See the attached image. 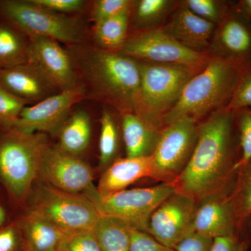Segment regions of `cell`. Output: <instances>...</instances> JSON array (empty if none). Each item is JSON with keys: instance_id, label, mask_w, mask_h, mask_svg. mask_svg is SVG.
Returning a JSON list of instances; mask_svg holds the SVG:
<instances>
[{"instance_id": "cell-1", "label": "cell", "mask_w": 251, "mask_h": 251, "mask_svg": "<svg viewBox=\"0 0 251 251\" xmlns=\"http://www.w3.org/2000/svg\"><path fill=\"white\" fill-rule=\"evenodd\" d=\"M240 156L234 112H214L198 125L196 148L187 166L175 180V191L197 202L234 184Z\"/></svg>"}, {"instance_id": "cell-2", "label": "cell", "mask_w": 251, "mask_h": 251, "mask_svg": "<svg viewBox=\"0 0 251 251\" xmlns=\"http://www.w3.org/2000/svg\"><path fill=\"white\" fill-rule=\"evenodd\" d=\"M72 59L86 99L115 109L133 111L139 87V63L120 52L100 49L92 42L65 46Z\"/></svg>"}, {"instance_id": "cell-3", "label": "cell", "mask_w": 251, "mask_h": 251, "mask_svg": "<svg viewBox=\"0 0 251 251\" xmlns=\"http://www.w3.org/2000/svg\"><path fill=\"white\" fill-rule=\"evenodd\" d=\"M50 145L45 133L0 130V184L14 207L25 209Z\"/></svg>"}, {"instance_id": "cell-4", "label": "cell", "mask_w": 251, "mask_h": 251, "mask_svg": "<svg viewBox=\"0 0 251 251\" xmlns=\"http://www.w3.org/2000/svg\"><path fill=\"white\" fill-rule=\"evenodd\" d=\"M241 73L232 64L211 57L206 67L185 85L179 100L163 119V127L184 117L201 122L227 108Z\"/></svg>"}, {"instance_id": "cell-5", "label": "cell", "mask_w": 251, "mask_h": 251, "mask_svg": "<svg viewBox=\"0 0 251 251\" xmlns=\"http://www.w3.org/2000/svg\"><path fill=\"white\" fill-rule=\"evenodd\" d=\"M138 62L140 78L133 111L145 121L162 129L163 119L179 100L185 85L202 69Z\"/></svg>"}, {"instance_id": "cell-6", "label": "cell", "mask_w": 251, "mask_h": 251, "mask_svg": "<svg viewBox=\"0 0 251 251\" xmlns=\"http://www.w3.org/2000/svg\"><path fill=\"white\" fill-rule=\"evenodd\" d=\"M0 18L28 39L49 38L65 46L89 41L87 25L80 16L52 12L31 0H0Z\"/></svg>"}, {"instance_id": "cell-7", "label": "cell", "mask_w": 251, "mask_h": 251, "mask_svg": "<svg viewBox=\"0 0 251 251\" xmlns=\"http://www.w3.org/2000/svg\"><path fill=\"white\" fill-rule=\"evenodd\" d=\"M24 210L47 220L67 234L93 229L100 216L84 193L67 192L44 183L34 186Z\"/></svg>"}, {"instance_id": "cell-8", "label": "cell", "mask_w": 251, "mask_h": 251, "mask_svg": "<svg viewBox=\"0 0 251 251\" xmlns=\"http://www.w3.org/2000/svg\"><path fill=\"white\" fill-rule=\"evenodd\" d=\"M174 192V185L161 183L151 187L122 190L106 196L99 195L93 186L84 194L92 201L100 215L116 218L132 228L146 232L150 216Z\"/></svg>"}, {"instance_id": "cell-9", "label": "cell", "mask_w": 251, "mask_h": 251, "mask_svg": "<svg viewBox=\"0 0 251 251\" xmlns=\"http://www.w3.org/2000/svg\"><path fill=\"white\" fill-rule=\"evenodd\" d=\"M120 52L140 62L185 66L200 70L211 58L208 52L193 50L180 44L161 27L130 31Z\"/></svg>"}, {"instance_id": "cell-10", "label": "cell", "mask_w": 251, "mask_h": 251, "mask_svg": "<svg viewBox=\"0 0 251 251\" xmlns=\"http://www.w3.org/2000/svg\"><path fill=\"white\" fill-rule=\"evenodd\" d=\"M199 122L184 117L163 127L152 154L155 180L171 183L191 159L198 138Z\"/></svg>"}, {"instance_id": "cell-11", "label": "cell", "mask_w": 251, "mask_h": 251, "mask_svg": "<svg viewBox=\"0 0 251 251\" xmlns=\"http://www.w3.org/2000/svg\"><path fill=\"white\" fill-rule=\"evenodd\" d=\"M198 202L175 191L156 208L149 220L147 233L157 242L174 249L194 231Z\"/></svg>"}, {"instance_id": "cell-12", "label": "cell", "mask_w": 251, "mask_h": 251, "mask_svg": "<svg viewBox=\"0 0 251 251\" xmlns=\"http://www.w3.org/2000/svg\"><path fill=\"white\" fill-rule=\"evenodd\" d=\"M208 53L241 72L251 66V23L234 1L224 21L216 25Z\"/></svg>"}, {"instance_id": "cell-13", "label": "cell", "mask_w": 251, "mask_h": 251, "mask_svg": "<svg viewBox=\"0 0 251 251\" xmlns=\"http://www.w3.org/2000/svg\"><path fill=\"white\" fill-rule=\"evenodd\" d=\"M85 99V91L82 85L62 91L25 107L14 128L25 133L57 135L72 113L73 107Z\"/></svg>"}, {"instance_id": "cell-14", "label": "cell", "mask_w": 251, "mask_h": 251, "mask_svg": "<svg viewBox=\"0 0 251 251\" xmlns=\"http://www.w3.org/2000/svg\"><path fill=\"white\" fill-rule=\"evenodd\" d=\"M44 184L73 193H85L93 187V170L79 156L50 145L39 170L38 179Z\"/></svg>"}, {"instance_id": "cell-15", "label": "cell", "mask_w": 251, "mask_h": 251, "mask_svg": "<svg viewBox=\"0 0 251 251\" xmlns=\"http://www.w3.org/2000/svg\"><path fill=\"white\" fill-rule=\"evenodd\" d=\"M29 39L27 62L39 68L61 92L81 86L70 54L60 43L44 37Z\"/></svg>"}, {"instance_id": "cell-16", "label": "cell", "mask_w": 251, "mask_h": 251, "mask_svg": "<svg viewBox=\"0 0 251 251\" xmlns=\"http://www.w3.org/2000/svg\"><path fill=\"white\" fill-rule=\"evenodd\" d=\"M232 186L198 202L195 232L213 239L241 234L242 229L230 197Z\"/></svg>"}, {"instance_id": "cell-17", "label": "cell", "mask_w": 251, "mask_h": 251, "mask_svg": "<svg viewBox=\"0 0 251 251\" xmlns=\"http://www.w3.org/2000/svg\"><path fill=\"white\" fill-rule=\"evenodd\" d=\"M0 85L30 105L61 92L39 68L29 62L1 69Z\"/></svg>"}, {"instance_id": "cell-18", "label": "cell", "mask_w": 251, "mask_h": 251, "mask_svg": "<svg viewBox=\"0 0 251 251\" xmlns=\"http://www.w3.org/2000/svg\"><path fill=\"white\" fill-rule=\"evenodd\" d=\"M216 25L200 18L180 1L161 29L188 49L208 52Z\"/></svg>"}, {"instance_id": "cell-19", "label": "cell", "mask_w": 251, "mask_h": 251, "mask_svg": "<svg viewBox=\"0 0 251 251\" xmlns=\"http://www.w3.org/2000/svg\"><path fill=\"white\" fill-rule=\"evenodd\" d=\"M155 166L152 156L118 158L103 172L97 191L106 196L126 189L143 178L155 179Z\"/></svg>"}, {"instance_id": "cell-20", "label": "cell", "mask_w": 251, "mask_h": 251, "mask_svg": "<svg viewBox=\"0 0 251 251\" xmlns=\"http://www.w3.org/2000/svg\"><path fill=\"white\" fill-rule=\"evenodd\" d=\"M120 116L126 157L152 156L161 129L145 121L134 112L120 114Z\"/></svg>"}, {"instance_id": "cell-21", "label": "cell", "mask_w": 251, "mask_h": 251, "mask_svg": "<svg viewBox=\"0 0 251 251\" xmlns=\"http://www.w3.org/2000/svg\"><path fill=\"white\" fill-rule=\"evenodd\" d=\"M24 243V251H58L67 235L34 213L24 210L16 217Z\"/></svg>"}, {"instance_id": "cell-22", "label": "cell", "mask_w": 251, "mask_h": 251, "mask_svg": "<svg viewBox=\"0 0 251 251\" xmlns=\"http://www.w3.org/2000/svg\"><path fill=\"white\" fill-rule=\"evenodd\" d=\"M91 135L90 115L85 110H76L71 113L57 133V146L65 152L79 156L90 145Z\"/></svg>"}, {"instance_id": "cell-23", "label": "cell", "mask_w": 251, "mask_h": 251, "mask_svg": "<svg viewBox=\"0 0 251 251\" xmlns=\"http://www.w3.org/2000/svg\"><path fill=\"white\" fill-rule=\"evenodd\" d=\"M179 3L177 0H135L130 13V31L163 27Z\"/></svg>"}, {"instance_id": "cell-24", "label": "cell", "mask_w": 251, "mask_h": 251, "mask_svg": "<svg viewBox=\"0 0 251 251\" xmlns=\"http://www.w3.org/2000/svg\"><path fill=\"white\" fill-rule=\"evenodd\" d=\"M130 13H124L94 23L93 44L100 49L120 52L130 31Z\"/></svg>"}, {"instance_id": "cell-25", "label": "cell", "mask_w": 251, "mask_h": 251, "mask_svg": "<svg viewBox=\"0 0 251 251\" xmlns=\"http://www.w3.org/2000/svg\"><path fill=\"white\" fill-rule=\"evenodd\" d=\"M131 229L121 220L100 215L93 232L100 251H130Z\"/></svg>"}, {"instance_id": "cell-26", "label": "cell", "mask_w": 251, "mask_h": 251, "mask_svg": "<svg viewBox=\"0 0 251 251\" xmlns=\"http://www.w3.org/2000/svg\"><path fill=\"white\" fill-rule=\"evenodd\" d=\"M29 43L27 36L0 18V69L27 62Z\"/></svg>"}, {"instance_id": "cell-27", "label": "cell", "mask_w": 251, "mask_h": 251, "mask_svg": "<svg viewBox=\"0 0 251 251\" xmlns=\"http://www.w3.org/2000/svg\"><path fill=\"white\" fill-rule=\"evenodd\" d=\"M108 107L104 106L100 118L99 166L105 171L117 160L120 151L121 130L117 119Z\"/></svg>"}, {"instance_id": "cell-28", "label": "cell", "mask_w": 251, "mask_h": 251, "mask_svg": "<svg viewBox=\"0 0 251 251\" xmlns=\"http://www.w3.org/2000/svg\"><path fill=\"white\" fill-rule=\"evenodd\" d=\"M230 197L242 231L251 214V161L238 170Z\"/></svg>"}, {"instance_id": "cell-29", "label": "cell", "mask_w": 251, "mask_h": 251, "mask_svg": "<svg viewBox=\"0 0 251 251\" xmlns=\"http://www.w3.org/2000/svg\"><path fill=\"white\" fill-rule=\"evenodd\" d=\"M234 2L225 0H182L183 4L193 14L216 25L224 21Z\"/></svg>"}, {"instance_id": "cell-30", "label": "cell", "mask_w": 251, "mask_h": 251, "mask_svg": "<svg viewBox=\"0 0 251 251\" xmlns=\"http://www.w3.org/2000/svg\"><path fill=\"white\" fill-rule=\"evenodd\" d=\"M236 127L239 138V161L235 169L238 170L251 161V110L242 109L234 112Z\"/></svg>"}, {"instance_id": "cell-31", "label": "cell", "mask_w": 251, "mask_h": 251, "mask_svg": "<svg viewBox=\"0 0 251 251\" xmlns=\"http://www.w3.org/2000/svg\"><path fill=\"white\" fill-rule=\"evenodd\" d=\"M29 105L0 85V130L14 128L23 108Z\"/></svg>"}, {"instance_id": "cell-32", "label": "cell", "mask_w": 251, "mask_h": 251, "mask_svg": "<svg viewBox=\"0 0 251 251\" xmlns=\"http://www.w3.org/2000/svg\"><path fill=\"white\" fill-rule=\"evenodd\" d=\"M135 0H97L92 1L90 17L94 23L131 11Z\"/></svg>"}, {"instance_id": "cell-33", "label": "cell", "mask_w": 251, "mask_h": 251, "mask_svg": "<svg viewBox=\"0 0 251 251\" xmlns=\"http://www.w3.org/2000/svg\"><path fill=\"white\" fill-rule=\"evenodd\" d=\"M226 109L233 112L242 109L251 110V66L241 73L233 95Z\"/></svg>"}, {"instance_id": "cell-34", "label": "cell", "mask_w": 251, "mask_h": 251, "mask_svg": "<svg viewBox=\"0 0 251 251\" xmlns=\"http://www.w3.org/2000/svg\"><path fill=\"white\" fill-rule=\"evenodd\" d=\"M58 251H101L93 229L67 234L59 246Z\"/></svg>"}, {"instance_id": "cell-35", "label": "cell", "mask_w": 251, "mask_h": 251, "mask_svg": "<svg viewBox=\"0 0 251 251\" xmlns=\"http://www.w3.org/2000/svg\"><path fill=\"white\" fill-rule=\"evenodd\" d=\"M34 4L57 14H79L84 12L89 3L85 0H31Z\"/></svg>"}, {"instance_id": "cell-36", "label": "cell", "mask_w": 251, "mask_h": 251, "mask_svg": "<svg viewBox=\"0 0 251 251\" xmlns=\"http://www.w3.org/2000/svg\"><path fill=\"white\" fill-rule=\"evenodd\" d=\"M0 251H24V243L17 220L0 228Z\"/></svg>"}, {"instance_id": "cell-37", "label": "cell", "mask_w": 251, "mask_h": 251, "mask_svg": "<svg viewBox=\"0 0 251 251\" xmlns=\"http://www.w3.org/2000/svg\"><path fill=\"white\" fill-rule=\"evenodd\" d=\"M130 251H175V250L160 244L147 232L132 228Z\"/></svg>"}, {"instance_id": "cell-38", "label": "cell", "mask_w": 251, "mask_h": 251, "mask_svg": "<svg viewBox=\"0 0 251 251\" xmlns=\"http://www.w3.org/2000/svg\"><path fill=\"white\" fill-rule=\"evenodd\" d=\"M214 239L193 232L175 246V251H211Z\"/></svg>"}, {"instance_id": "cell-39", "label": "cell", "mask_w": 251, "mask_h": 251, "mask_svg": "<svg viewBox=\"0 0 251 251\" xmlns=\"http://www.w3.org/2000/svg\"><path fill=\"white\" fill-rule=\"evenodd\" d=\"M248 246L245 238L241 234L230 237L216 238L214 239L211 251H247Z\"/></svg>"}, {"instance_id": "cell-40", "label": "cell", "mask_w": 251, "mask_h": 251, "mask_svg": "<svg viewBox=\"0 0 251 251\" xmlns=\"http://www.w3.org/2000/svg\"><path fill=\"white\" fill-rule=\"evenodd\" d=\"M12 221H10L9 211H8L7 208L4 205V203L0 201V228Z\"/></svg>"}, {"instance_id": "cell-41", "label": "cell", "mask_w": 251, "mask_h": 251, "mask_svg": "<svg viewBox=\"0 0 251 251\" xmlns=\"http://www.w3.org/2000/svg\"><path fill=\"white\" fill-rule=\"evenodd\" d=\"M237 3L251 23V0H240Z\"/></svg>"}, {"instance_id": "cell-42", "label": "cell", "mask_w": 251, "mask_h": 251, "mask_svg": "<svg viewBox=\"0 0 251 251\" xmlns=\"http://www.w3.org/2000/svg\"><path fill=\"white\" fill-rule=\"evenodd\" d=\"M246 224H247L248 226H249V235H248V237L244 238L247 240L248 246L249 247L251 246V214L249 215L247 221H246ZM245 224H244V226H245Z\"/></svg>"}, {"instance_id": "cell-43", "label": "cell", "mask_w": 251, "mask_h": 251, "mask_svg": "<svg viewBox=\"0 0 251 251\" xmlns=\"http://www.w3.org/2000/svg\"><path fill=\"white\" fill-rule=\"evenodd\" d=\"M0 70H1V69H0Z\"/></svg>"}]
</instances>
